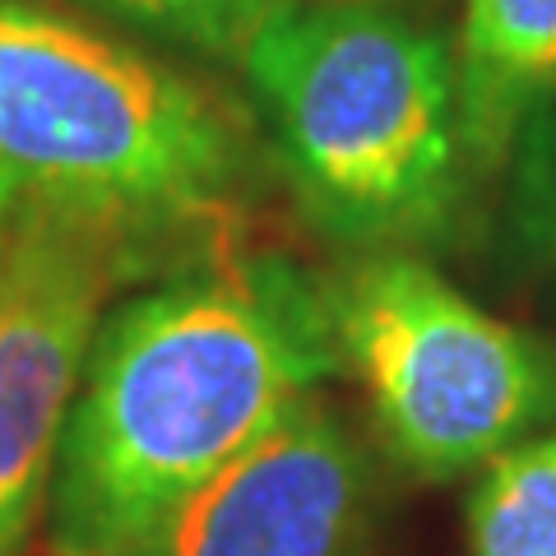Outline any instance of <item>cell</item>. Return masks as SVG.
I'll list each match as a JSON object with an SVG mask.
<instances>
[{"label":"cell","mask_w":556,"mask_h":556,"mask_svg":"<svg viewBox=\"0 0 556 556\" xmlns=\"http://www.w3.org/2000/svg\"><path fill=\"white\" fill-rule=\"evenodd\" d=\"M455 79L468 159L482 167L556 93V0H464Z\"/></svg>","instance_id":"7"},{"label":"cell","mask_w":556,"mask_h":556,"mask_svg":"<svg viewBox=\"0 0 556 556\" xmlns=\"http://www.w3.org/2000/svg\"><path fill=\"white\" fill-rule=\"evenodd\" d=\"M306 214L329 237L399 251L464 200L455 51L380 0H278L241 51Z\"/></svg>","instance_id":"2"},{"label":"cell","mask_w":556,"mask_h":556,"mask_svg":"<svg viewBox=\"0 0 556 556\" xmlns=\"http://www.w3.org/2000/svg\"><path fill=\"white\" fill-rule=\"evenodd\" d=\"M241 139L195 79L33 0H0V218L108 237L218 208Z\"/></svg>","instance_id":"3"},{"label":"cell","mask_w":556,"mask_h":556,"mask_svg":"<svg viewBox=\"0 0 556 556\" xmlns=\"http://www.w3.org/2000/svg\"><path fill=\"white\" fill-rule=\"evenodd\" d=\"M116 24H130L153 38L208 51V56H237L269 20L278 0H84Z\"/></svg>","instance_id":"9"},{"label":"cell","mask_w":556,"mask_h":556,"mask_svg":"<svg viewBox=\"0 0 556 556\" xmlns=\"http://www.w3.org/2000/svg\"><path fill=\"white\" fill-rule=\"evenodd\" d=\"M468 538L473 556H556V427L486 464Z\"/></svg>","instance_id":"8"},{"label":"cell","mask_w":556,"mask_h":556,"mask_svg":"<svg viewBox=\"0 0 556 556\" xmlns=\"http://www.w3.org/2000/svg\"><path fill=\"white\" fill-rule=\"evenodd\" d=\"M339 362L325 298L274 260L144 292L98 325L51 478V552L139 556Z\"/></svg>","instance_id":"1"},{"label":"cell","mask_w":556,"mask_h":556,"mask_svg":"<svg viewBox=\"0 0 556 556\" xmlns=\"http://www.w3.org/2000/svg\"><path fill=\"white\" fill-rule=\"evenodd\" d=\"M0 265H5V218H0Z\"/></svg>","instance_id":"10"},{"label":"cell","mask_w":556,"mask_h":556,"mask_svg":"<svg viewBox=\"0 0 556 556\" xmlns=\"http://www.w3.org/2000/svg\"><path fill=\"white\" fill-rule=\"evenodd\" d=\"M367 496L353 431L306 399L172 510L139 556H362Z\"/></svg>","instance_id":"6"},{"label":"cell","mask_w":556,"mask_h":556,"mask_svg":"<svg viewBox=\"0 0 556 556\" xmlns=\"http://www.w3.org/2000/svg\"><path fill=\"white\" fill-rule=\"evenodd\" d=\"M121 241L61 218H5L0 265V556L51 501L65 417L102 325Z\"/></svg>","instance_id":"5"},{"label":"cell","mask_w":556,"mask_h":556,"mask_svg":"<svg viewBox=\"0 0 556 556\" xmlns=\"http://www.w3.org/2000/svg\"><path fill=\"white\" fill-rule=\"evenodd\" d=\"M320 298L339 362L357 371L390 450L417 473L482 468L556 417L552 348L422 260L371 251Z\"/></svg>","instance_id":"4"}]
</instances>
